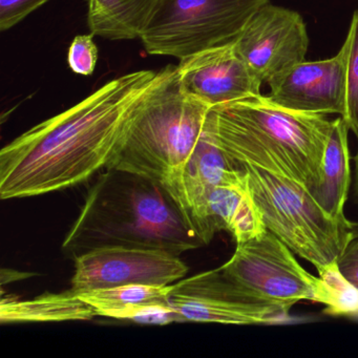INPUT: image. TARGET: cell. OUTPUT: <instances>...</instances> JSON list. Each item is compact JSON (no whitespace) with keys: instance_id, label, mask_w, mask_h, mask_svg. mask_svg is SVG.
Returning a JSON list of instances; mask_svg holds the SVG:
<instances>
[{"instance_id":"obj_1","label":"cell","mask_w":358,"mask_h":358,"mask_svg":"<svg viewBox=\"0 0 358 358\" xmlns=\"http://www.w3.org/2000/svg\"><path fill=\"white\" fill-rule=\"evenodd\" d=\"M156 77L157 72L144 70L113 79L5 146L0 152V198L66 189L106 169Z\"/></svg>"},{"instance_id":"obj_2","label":"cell","mask_w":358,"mask_h":358,"mask_svg":"<svg viewBox=\"0 0 358 358\" xmlns=\"http://www.w3.org/2000/svg\"><path fill=\"white\" fill-rule=\"evenodd\" d=\"M204 129L245 173L266 228L317 271L337 261L354 225L329 215L275 148L209 110Z\"/></svg>"},{"instance_id":"obj_3","label":"cell","mask_w":358,"mask_h":358,"mask_svg":"<svg viewBox=\"0 0 358 358\" xmlns=\"http://www.w3.org/2000/svg\"><path fill=\"white\" fill-rule=\"evenodd\" d=\"M202 245L162 185L106 167L90 189L62 249L73 257L110 246L161 249L180 255Z\"/></svg>"},{"instance_id":"obj_4","label":"cell","mask_w":358,"mask_h":358,"mask_svg":"<svg viewBox=\"0 0 358 358\" xmlns=\"http://www.w3.org/2000/svg\"><path fill=\"white\" fill-rule=\"evenodd\" d=\"M210 108L183 91L178 66H165L157 72L108 167L160 184L187 219L185 173Z\"/></svg>"},{"instance_id":"obj_5","label":"cell","mask_w":358,"mask_h":358,"mask_svg":"<svg viewBox=\"0 0 358 358\" xmlns=\"http://www.w3.org/2000/svg\"><path fill=\"white\" fill-rule=\"evenodd\" d=\"M269 0H160L140 39L148 55L183 59L229 45Z\"/></svg>"},{"instance_id":"obj_6","label":"cell","mask_w":358,"mask_h":358,"mask_svg":"<svg viewBox=\"0 0 358 358\" xmlns=\"http://www.w3.org/2000/svg\"><path fill=\"white\" fill-rule=\"evenodd\" d=\"M211 110L275 148L313 194L322 181V159L333 124L326 115L290 110L261 94Z\"/></svg>"},{"instance_id":"obj_7","label":"cell","mask_w":358,"mask_h":358,"mask_svg":"<svg viewBox=\"0 0 358 358\" xmlns=\"http://www.w3.org/2000/svg\"><path fill=\"white\" fill-rule=\"evenodd\" d=\"M220 270L247 294L287 312L301 301L326 303L322 278L303 269L292 250L269 230L236 244Z\"/></svg>"},{"instance_id":"obj_8","label":"cell","mask_w":358,"mask_h":358,"mask_svg":"<svg viewBox=\"0 0 358 358\" xmlns=\"http://www.w3.org/2000/svg\"><path fill=\"white\" fill-rule=\"evenodd\" d=\"M187 266L179 255L161 249L110 246L75 257L73 292L131 284L171 285L183 278Z\"/></svg>"},{"instance_id":"obj_9","label":"cell","mask_w":358,"mask_h":358,"mask_svg":"<svg viewBox=\"0 0 358 358\" xmlns=\"http://www.w3.org/2000/svg\"><path fill=\"white\" fill-rule=\"evenodd\" d=\"M169 303L185 322L272 324L289 315L282 308L247 294L220 268L176 282Z\"/></svg>"},{"instance_id":"obj_10","label":"cell","mask_w":358,"mask_h":358,"mask_svg":"<svg viewBox=\"0 0 358 358\" xmlns=\"http://www.w3.org/2000/svg\"><path fill=\"white\" fill-rule=\"evenodd\" d=\"M307 29L296 12L263 6L234 41L238 55L262 83L305 62Z\"/></svg>"},{"instance_id":"obj_11","label":"cell","mask_w":358,"mask_h":358,"mask_svg":"<svg viewBox=\"0 0 358 358\" xmlns=\"http://www.w3.org/2000/svg\"><path fill=\"white\" fill-rule=\"evenodd\" d=\"M178 71L183 91L210 108L261 94L263 83L238 55L234 43L180 59Z\"/></svg>"},{"instance_id":"obj_12","label":"cell","mask_w":358,"mask_h":358,"mask_svg":"<svg viewBox=\"0 0 358 358\" xmlns=\"http://www.w3.org/2000/svg\"><path fill=\"white\" fill-rule=\"evenodd\" d=\"M267 83L270 99L284 108L310 114H345V60L341 49L329 59L301 62Z\"/></svg>"},{"instance_id":"obj_13","label":"cell","mask_w":358,"mask_h":358,"mask_svg":"<svg viewBox=\"0 0 358 358\" xmlns=\"http://www.w3.org/2000/svg\"><path fill=\"white\" fill-rule=\"evenodd\" d=\"M194 229L203 245L209 244L222 230L232 234L236 244L267 230L251 196L246 176L241 169L209 190Z\"/></svg>"},{"instance_id":"obj_14","label":"cell","mask_w":358,"mask_h":358,"mask_svg":"<svg viewBox=\"0 0 358 358\" xmlns=\"http://www.w3.org/2000/svg\"><path fill=\"white\" fill-rule=\"evenodd\" d=\"M348 127L343 117L333 120L322 165V181L313 192L324 211L334 219L348 222L343 208L351 184Z\"/></svg>"},{"instance_id":"obj_15","label":"cell","mask_w":358,"mask_h":358,"mask_svg":"<svg viewBox=\"0 0 358 358\" xmlns=\"http://www.w3.org/2000/svg\"><path fill=\"white\" fill-rule=\"evenodd\" d=\"M160 0H90L92 34L110 41L140 38Z\"/></svg>"},{"instance_id":"obj_16","label":"cell","mask_w":358,"mask_h":358,"mask_svg":"<svg viewBox=\"0 0 358 358\" xmlns=\"http://www.w3.org/2000/svg\"><path fill=\"white\" fill-rule=\"evenodd\" d=\"M97 316L95 309L72 290L45 293L32 299H1L0 320L3 324L29 322L90 320Z\"/></svg>"},{"instance_id":"obj_17","label":"cell","mask_w":358,"mask_h":358,"mask_svg":"<svg viewBox=\"0 0 358 358\" xmlns=\"http://www.w3.org/2000/svg\"><path fill=\"white\" fill-rule=\"evenodd\" d=\"M176 282L171 285H124L114 288L78 293V295L83 301L93 307L97 315H99L104 310L113 308L155 301H169L171 293L175 290Z\"/></svg>"},{"instance_id":"obj_18","label":"cell","mask_w":358,"mask_h":358,"mask_svg":"<svg viewBox=\"0 0 358 358\" xmlns=\"http://www.w3.org/2000/svg\"><path fill=\"white\" fill-rule=\"evenodd\" d=\"M345 60V110L343 119L358 140V11L341 47Z\"/></svg>"},{"instance_id":"obj_19","label":"cell","mask_w":358,"mask_h":358,"mask_svg":"<svg viewBox=\"0 0 358 358\" xmlns=\"http://www.w3.org/2000/svg\"><path fill=\"white\" fill-rule=\"evenodd\" d=\"M327 291L326 313L334 316H358V288L348 282L336 262L318 271Z\"/></svg>"},{"instance_id":"obj_20","label":"cell","mask_w":358,"mask_h":358,"mask_svg":"<svg viewBox=\"0 0 358 358\" xmlns=\"http://www.w3.org/2000/svg\"><path fill=\"white\" fill-rule=\"evenodd\" d=\"M100 316L115 318V320H129L141 324H165L173 322H184V318L173 309L169 301L138 303L127 307L113 308L104 310Z\"/></svg>"},{"instance_id":"obj_21","label":"cell","mask_w":358,"mask_h":358,"mask_svg":"<svg viewBox=\"0 0 358 358\" xmlns=\"http://www.w3.org/2000/svg\"><path fill=\"white\" fill-rule=\"evenodd\" d=\"M94 34L78 35L69 49L68 62L71 70L81 76L93 74L98 60L97 45L94 43Z\"/></svg>"},{"instance_id":"obj_22","label":"cell","mask_w":358,"mask_h":358,"mask_svg":"<svg viewBox=\"0 0 358 358\" xmlns=\"http://www.w3.org/2000/svg\"><path fill=\"white\" fill-rule=\"evenodd\" d=\"M50 0H0V30L7 31L20 24Z\"/></svg>"},{"instance_id":"obj_23","label":"cell","mask_w":358,"mask_h":358,"mask_svg":"<svg viewBox=\"0 0 358 358\" xmlns=\"http://www.w3.org/2000/svg\"><path fill=\"white\" fill-rule=\"evenodd\" d=\"M336 264L343 278L358 288V234L350 241Z\"/></svg>"},{"instance_id":"obj_24","label":"cell","mask_w":358,"mask_h":358,"mask_svg":"<svg viewBox=\"0 0 358 358\" xmlns=\"http://www.w3.org/2000/svg\"><path fill=\"white\" fill-rule=\"evenodd\" d=\"M354 160H355V182H354V190H355V196L358 202V152Z\"/></svg>"},{"instance_id":"obj_25","label":"cell","mask_w":358,"mask_h":358,"mask_svg":"<svg viewBox=\"0 0 358 358\" xmlns=\"http://www.w3.org/2000/svg\"><path fill=\"white\" fill-rule=\"evenodd\" d=\"M355 227H356V232H357V234H358V223L356 224Z\"/></svg>"}]
</instances>
